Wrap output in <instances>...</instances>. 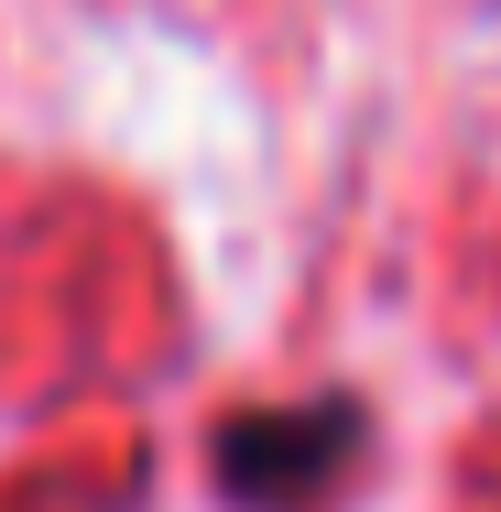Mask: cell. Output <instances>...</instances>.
<instances>
[{"label": "cell", "instance_id": "1", "mask_svg": "<svg viewBox=\"0 0 501 512\" xmlns=\"http://www.w3.org/2000/svg\"><path fill=\"white\" fill-rule=\"evenodd\" d=\"M371 425L360 404H284V414H240L218 436V491L240 512H316L349 469H360Z\"/></svg>", "mask_w": 501, "mask_h": 512}]
</instances>
